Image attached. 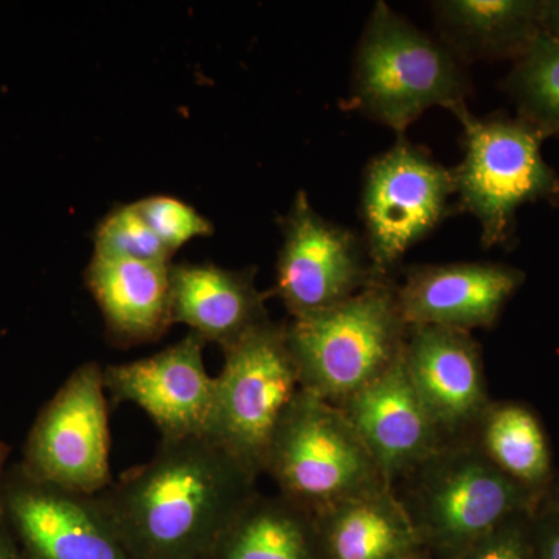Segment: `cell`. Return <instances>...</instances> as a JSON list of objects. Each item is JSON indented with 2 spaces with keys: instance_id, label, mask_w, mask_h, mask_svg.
<instances>
[{
  "instance_id": "4",
  "label": "cell",
  "mask_w": 559,
  "mask_h": 559,
  "mask_svg": "<svg viewBox=\"0 0 559 559\" xmlns=\"http://www.w3.org/2000/svg\"><path fill=\"white\" fill-rule=\"evenodd\" d=\"M285 329L301 390L340 406L401 358L409 325L390 278Z\"/></svg>"
},
{
  "instance_id": "23",
  "label": "cell",
  "mask_w": 559,
  "mask_h": 559,
  "mask_svg": "<svg viewBox=\"0 0 559 559\" xmlns=\"http://www.w3.org/2000/svg\"><path fill=\"white\" fill-rule=\"evenodd\" d=\"M105 259L170 263L173 253L143 219L138 205H121L95 231V253Z\"/></svg>"
},
{
  "instance_id": "16",
  "label": "cell",
  "mask_w": 559,
  "mask_h": 559,
  "mask_svg": "<svg viewBox=\"0 0 559 559\" xmlns=\"http://www.w3.org/2000/svg\"><path fill=\"white\" fill-rule=\"evenodd\" d=\"M253 275L252 270H224L215 264H175L171 322L183 323L205 342L229 347L271 320Z\"/></svg>"
},
{
  "instance_id": "2",
  "label": "cell",
  "mask_w": 559,
  "mask_h": 559,
  "mask_svg": "<svg viewBox=\"0 0 559 559\" xmlns=\"http://www.w3.org/2000/svg\"><path fill=\"white\" fill-rule=\"evenodd\" d=\"M466 64L389 3L377 2L353 58L347 108L404 135L430 108L468 109Z\"/></svg>"
},
{
  "instance_id": "8",
  "label": "cell",
  "mask_w": 559,
  "mask_h": 559,
  "mask_svg": "<svg viewBox=\"0 0 559 559\" xmlns=\"http://www.w3.org/2000/svg\"><path fill=\"white\" fill-rule=\"evenodd\" d=\"M450 168L404 135L373 157L362 175L360 216L371 267L392 278L407 250L457 213Z\"/></svg>"
},
{
  "instance_id": "17",
  "label": "cell",
  "mask_w": 559,
  "mask_h": 559,
  "mask_svg": "<svg viewBox=\"0 0 559 559\" xmlns=\"http://www.w3.org/2000/svg\"><path fill=\"white\" fill-rule=\"evenodd\" d=\"M170 263L94 255L86 285L114 340L139 344L157 340L171 325Z\"/></svg>"
},
{
  "instance_id": "30",
  "label": "cell",
  "mask_w": 559,
  "mask_h": 559,
  "mask_svg": "<svg viewBox=\"0 0 559 559\" xmlns=\"http://www.w3.org/2000/svg\"><path fill=\"white\" fill-rule=\"evenodd\" d=\"M10 447L3 441H0V480L3 477V468H5L7 460H9Z\"/></svg>"
},
{
  "instance_id": "9",
  "label": "cell",
  "mask_w": 559,
  "mask_h": 559,
  "mask_svg": "<svg viewBox=\"0 0 559 559\" xmlns=\"http://www.w3.org/2000/svg\"><path fill=\"white\" fill-rule=\"evenodd\" d=\"M105 377L97 362L73 371L43 407L20 468L50 487L97 496L112 484Z\"/></svg>"
},
{
  "instance_id": "5",
  "label": "cell",
  "mask_w": 559,
  "mask_h": 559,
  "mask_svg": "<svg viewBox=\"0 0 559 559\" xmlns=\"http://www.w3.org/2000/svg\"><path fill=\"white\" fill-rule=\"evenodd\" d=\"M455 117L463 127V159L451 168L455 209L477 219L485 249L509 248L521 207L559 205V175L543 156L546 138L518 116L465 109Z\"/></svg>"
},
{
  "instance_id": "12",
  "label": "cell",
  "mask_w": 559,
  "mask_h": 559,
  "mask_svg": "<svg viewBox=\"0 0 559 559\" xmlns=\"http://www.w3.org/2000/svg\"><path fill=\"white\" fill-rule=\"evenodd\" d=\"M411 384L444 444L471 440L491 399L473 333L412 325L403 347Z\"/></svg>"
},
{
  "instance_id": "31",
  "label": "cell",
  "mask_w": 559,
  "mask_h": 559,
  "mask_svg": "<svg viewBox=\"0 0 559 559\" xmlns=\"http://www.w3.org/2000/svg\"><path fill=\"white\" fill-rule=\"evenodd\" d=\"M414 559H429V558H428V557H426V555H425V554H423V555H419V557L414 558Z\"/></svg>"
},
{
  "instance_id": "14",
  "label": "cell",
  "mask_w": 559,
  "mask_h": 559,
  "mask_svg": "<svg viewBox=\"0 0 559 559\" xmlns=\"http://www.w3.org/2000/svg\"><path fill=\"white\" fill-rule=\"evenodd\" d=\"M524 282V272L495 261L412 264L396 283V297L409 326L471 333L492 329Z\"/></svg>"
},
{
  "instance_id": "7",
  "label": "cell",
  "mask_w": 559,
  "mask_h": 559,
  "mask_svg": "<svg viewBox=\"0 0 559 559\" xmlns=\"http://www.w3.org/2000/svg\"><path fill=\"white\" fill-rule=\"evenodd\" d=\"M223 352L205 437L260 477L275 430L301 390L299 371L285 325L272 320Z\"/></svg>"
},
{
  "instance_id": "24",
  "label": "cell",
  "mask_w": 559,
  "mask_h": 559,
  "mask_svg": "<svg viewBox=\"0 0 559 559\" xmlns=\"http://www.w3.org/2000/svg\"><path fill=\"white\" fill-rule=\"evenodd\" d=\"M151 230L175 253L197 237H207L213 227L191 205L170 197H151L135 202Z\"/></svg>"
},
{
  "instance_id": "18",
  "label": "cell",
  "mask_w": 559,
  "mask_h": 559,
  "mask_svg": "<svg viewBox=\"0 0 559 559\" xmlns=\"http://www.w3.org/2000/svg\"><path fill=\"white\" fill-rule=\"evenodd\" d=\"M432 13L440 43L463 64L516 61L543 35V0H439Z\"/></svg>"
},
{
  "instance_id": "26",
  "label": "cell",
  "mask_w": 559,
  "mask_h": 559,
  "mask_svg": "<svg viewBox=\"0 0 559 559\" xmlns=\"http://www.w3.org/2000/svg\"><path fill=\"white\" fill-rule=\"evenodd\" d=\"M533 540L538 559H559V514L536 511L533 516Z\"/></svg>"
},
{
  "instance_id": "21",
  "label": "cell",
  "mask_w": 559,
  "mask_h": 559,
  "mask_svg": "<svg viewBox=\"0 0 559 559\" xmlns=\"http://www.w3.org/2000/svg\"><path fill=\"white\" fill-rule=\"evenodd\" d=\"M471 440L540 506L557 471L546 430L532 407L520 401L492 400Z\"/></svg>"
},
{
  "instance_id": "29",
  "label": "cell",
  "mask_w": 559,
  "mask_h": 559,
  "mask_svg": "<svg viewBox=\"0 0 559 559\" xmlns=\"http://www.w3.org/2000/svg\"><path fill=\"white\" fill-rule=\"evenodd\" d=\"M538 510L559 514V473L555 474L546 496L540 500Z\"/></svg>"
},
{
  "instance_id": "15",
  "label": "cell",
  "mask_w": 559,
  "mask_h": 559,
  "mask_svg": "<svg viewBox=\"0 0 559 559\" xmlns=\"http://www.w3.org/2000/svg\"><path fill=\"white\" fill-rule=\"evenodd\" d=\"M337 407L390 487L444 444L411 384L403 355L385 373Z\"/></svg>"
},
{
  "instance_id": "11",
  "label": "cell",
  "mask_w": 559,
  "mask_h": 559,
  "mask_svg": "<svg viewBox=\"0 0 559 559\" xmlns=\"http://www.w3.org/2000/svg\"><path fill=\"white\" fill-rule=\"evenodd\" d=\"M0 507L27 559H131L95 496L39 484L13 466Z\"/></svg>"
},
{
  "instance_id": "27",
  "label": "cell",
  "mask_w": 559,
  "mask_h": 559,
  "mask_svg": "<svg viewBox=\"0 0 559 559\" xmlns=\"http://www.w3.org/2000/svg\"><path fill=\"white\" fill-rule=\"evenodd\" d=\"M0 559H27L0 507Z\"/></svg>"
},
{
  "instance_id": "28",
  "label": "cell",
  "mask_w": 559,
  "mask_h": 559,
  "mask_svg": "<svg viewBox=\"0 0 559 559\" xmlns=\"http://www.w3.org/2000/svg\"><path fill=\"white\" fill-rule=\"evenodd\" d=\"M540 28L543 35L559 40V0H543Z\"/></svg>"
},
{
  "instance_id": "1",
  "label": "cell",
  "mask_w": 559,
  "mask_h": 559,
  "mask_svg": "<svg viewBox=\"0 0 559 559\" xmlns=\"http://www.w3.org/2000/svg\"><path fill=\"white\" fill-rule=\"evenodd\" d=\"M259 476L209 437L162 440L145 465L95 496L131 559H204Z\"/></svg>"
},
{
  "instance_id": "3",
  "label": "cell",
  "mask_w": 559,
  "mask_h": 559,
  "mask_svg": "<svg viewBox=\"0 0 559 559\" xmlns=\"http://www.w3.org/2000/svg\"><path fill=\"white\" fill-rule=\"evenodd\" d=\"M390 488L429 559H459L500 525L539 509L473 440L443 444Z\"/></svg>"
},
{
  "instance_id": "19",
  "label": "cell",
  "mask_w": 559,
  "mask_h": 559,
  "mask_svg": "<svg viewBox=\"0 0 559 559\" xmlns=\"http://www.w3.org/2000/svg\"><path fill=\"white\" fill-rule=\"evenodd\" d=\"M323 559H414V524L390 487L342 500L314 516Z\"/></svg>"
},
{
  "instance_id": "13",
  "label": "cell",
  "mask_w": 559,
  "mask_h": 559,
  "mask_svg": "<svg viewBox=\"0 0 559 559\" xmlns=\"http://www.w3.org/2000/svg\"><path fill=\"white\" fill-rule=\"evenodd\" d=\"M205 341L197 333L150 358L103 369L106 392L119 403L140 407L159 429L162 440L207 436L215 400V378L205 370Z\"/></svg>"
},
{
  "instance_id": "6",
  "label": "cell",
  "mask_w": 559,
  "mask_h": 559,
  "mask_svg": "<svg viewBox=\"0 0 559 559\" xmlns=\"http://www.w3.org/2000/svg\"><path fill=\"white\" fill-rule=\"evenodd\" d=\"M264 474L282 498L312 516L390 487L344 412L307 390H300L275 430Z\"/></svg>"
},
{
  "instance_id": "20",
  "label": "cell",
  "mask_w": 559,
  "mask_h": 559,
  "mask_svg": "<svg viewBox=\"0 0 559 559\" xmlns=\"http://www.w3.org/2000/svg\"><path fill=\"white\" fill-rule=\"evenodd\" d=\"M204 559H323L312 514L282 496L257 492Z\"/></svg>"
},
{
  "instance_id": "10",
  "label": "cell",
  "mask_w": 559,
  "mask_h": 559,
  "mask_svg": "<svg viewBox=\"0 0 559 559\" xmlns=\"http://www.w3.org/2000/svg\"><path fill=\"white\" fill-rule=\"evenodd\" d=\"M282 231L275 296L293 319L340 305L382 280L364 238L319 215L305 191L296 194Z\"/></svg>"
},
{
  "instance_id": "25",
  "label": "cell",
  "mask_w": 559,
  "mask_h": 559,
  "mask_svg": "<svg viewBox=\"0 0 559 559\" xmlns=\"http://www.w3.org/2000/svg\"><path fill=\"white\" fill-rule=\"evenodd\" d=\"M535 514H524L500 525L459 559H538L533 540Z\"/></svg>"
},
{
  "instance_id": "22",
  "label": "cell",
  "mask_w": 559,
  "mask_h": 559,
  "mask_svg": "<svg viewBox=\"0 0 559 559\" xmlns=\"http://www.w3.org/2000/svg\"><path fill=\"white\" fill-rule=\"evenodd\" d=\"M518 117L544 138H559V40L540 35L500 84Z\"/></svg>"
}]
</instances>
